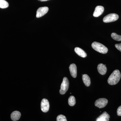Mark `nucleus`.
<instances>
[{"label": "nucleus", "mask_w": 121, "mask_h": 121, "mask_svg": "<svg viewBox=\"0 0 121 121\" xmlns=\"http://www.w3.org/2000/svg\"><path fill=\"white\" fill-rule=\"evenodd\" d=\"M121 78V73L120 72L119 70H115L110 76L107 82L108 84L110 85H115L119 82Z\"/></svg>", "instance_id": "obj_1"}, {"label": "nucleus", "mask_w": 121, "mask_h": 121, "mask_svg": "<svg viewBox=\"0 0 121 121\" xmlns=\"http://www.w3.org/2000/svg\"><path fill=\"white\" fill-rule=\"evenodd\" d=\"M91 47L94 50L102 54H105L108 51V48L106 47L98 42H93L91 44Z\"/></svg>", "instance_id": "obj_2"}, {"label": "nucleus", "mask_w": 121, "mask_h": 121, "mask_svg": "<svg viewBox=\"0 0 121 121\" xmlns=\"http://www.w3.org/2000/svg\"><path fill=\"white\" fill-rule=\"evenodd\" d=\"M69 80L66 77H64L60 86V94H65L69 88Z\"/></svg>", "instance_id": "obj_3"}, {"label": "nucleus", "mask_w": 121, "mask_h": 121, "mask_svg": "<svg viewBox=\"0 0 121 121\" xmlns=\"http://www.w3.org/2000/svg\"><path fill=\"white\" fill-rule=\"evenodd\" d=\"M119 18V16L115 13H110L104 17L103 21L105 23H110L117 21Z\"/></svg>", "instance_id": "obj_4"}, {"label": "nucleus", "mask_w": 121, "mask_h": 121, "mask_svg": "<svg viewBox=\"0 0 121 121\" xmlns=\"http://www.w3.org/2000/svg\"><path fill=\"white\" fill-rule=\"evenodd\" d=\"M108 101L105 98H99L97 99L95 102V106L99 108H102L105 107L108 104Z\"/></svg>", "instance_id": "obj_5"}, {"label": "nucleus", "mask_w": 121, "mask_h": 121, "mask_svg": "<svg viewBox=\"0 0 121 121\" xmlns=\"http://www.w3.org/2000/svg\"><path fill=\"white\" fill-rule=\"evenodd\" d=\"M50 104L47 99H42L41 103V110L43 112H47L49 110Z\"/></svg>", "instance_id": "obj_6"}, {"label": "nucleus", "mask_w": 121, "mask_h": 121, "mask_svg": "<svg viewBox=\"0 0 121 121\" xmlns=\"http://www.w3.org/2000/svg\"><path fill=\"white\" fill-rule=\"evenodd\" d=\"M48 7H40L37 9L36 12V17L39 18L45 15L48 11Z\"/></svg>", "instance_id": "obj_7"}, {"label": "nucleus", "mask_w": 121, "mask_h": 121, "mask_svg": "<svg viewBox=\"0 0 121 121\" xmlns=\"http://www.w3.org/2000/svg\"><path fill=\"white\" fill-rule=\"evenodd\" d=\"M104 9V7L102 6H97L95 8V10L93 13V16L94 17H97L103 13Z\"/></svg>", "instance_id": "obj_8"}, {"label": "nucleus", "mask_w": 121, "mask_h": 121, "mask_svg": "<svg viewBox=\"0 0 121 121\" xmlns=\"http://www.w3.org/2000/svg\"><path fill=\"white\" fill-rule=\"evenodd\" d=\"M70 73L72 77L76 78L77 76V67L74 64H72L70 65L69 67Z\"/></svg>", "instance_id": "obj_9"}, {"label": "nucleus", "mask_w": 121, "mask_h": 121, "mask_svg": "<svg viewBox=\"0 0 121 121\" xmlns=\"http://www.w3.org/2000/svg\"><path fill=\"white\" fill-rule=\"evenodd\" d=\"M110 116L106 112H104L99 116L96 121H109Z\"/></svg>", "instance_id": "obj_10"}, {"label": "nucleus", "mask_w": 121, "mask_h": 121, "mask_svg": "<svg viewBox=\"0 0 121 121\" xmlns=\"http://www.w3.org/2000/svg\"><path fill=\"white\" fill-rule=\"evenodd\" d=\"M97 68L99 74L102 75L105 74L107 70L106 65L102 64H99L98 65Z\"/></svg>", "instance_id": "obj_11"}, {"label": "nucleus", "mask_w": 121, "mask_h": 121, "mask_svg": "<svg viewBox=\"0 0 121 121\" xmlns=\"http://www.w3.org/2000/svg\"><path fill=\"white\" fill-rule=\"evenodd\" d=\"M21 117V114L19 111H13L11 114V118L12 121H16L19 119Z\"/></svg>", "instance_id": "obj_12"}, {"label": "nucleus", "mask_w": 121, "mask_h": 121, "mask_svg": "<svg viewBox=\"0 0 121 121\" xmlns=\"http://www.w3.org/2000/svg\"><path fill=\"white\" fill-rule=\"evenodd\" d=\"M74 51L78 55L82 58L86 57L87 55L86 52L80 48L76 47L75 48Z\"/></svg>", "instance_id": "obj_13"}, {"label": "nucleus", "mask_w": 121, "mask_h": 121, "mask_svg": "<svg viewBox=\"0 0 121 121\" xmlns=\"http://www.w3.org/2000/svg\"><path fill=\"white\" fill-rule=\"evenodd\" d=\"M82 80L83 83L86 86H90L91 84L90 78L87 75L85 74L82 75Z\"/></svg>", "instance_id": "obj_14"}, {"label": "nucleus", "mask_w": 121, "mask_h": 121, "mask_svg": "<svg viewBox=\"0 0 121 121\" xmlns=\"http://www.w3.org/2000/svg\"><path fill=\"white\" fill-rule=\"evenodd\" d=\"M76 99L73 96H70L68 99V104L71 106H73L75 105Z\"/></svg>", "instance_id": "obj_15"}, {"label": "nucleus", "mask_w": 121, "mask_h": 121, "mask_svg": "<svg viewBox=\"0 0 121 121\" xmlns=\"http://www.w3.org/2000/svg\"><path fill=\"white\" fill-rule=\"evenodd\" d=\"M8 3L5 0H0V8L5 9L9 7Z\"/></svg>", "instance_id": "obj_16"}, {"label": "nucleus", "mask_w": 121, "mask_h": 121, "mask_svg": "<svg viewBox=\"0 0 121 121\" xmlns=\"http://www.w3.org/2000/svg\"><path fill=\"white\" fill-rule=\"evenodd\" d=\"M111 36L112 38L115 40L117 41H121V36L117 35L115 33H113L111 34Z\"/></svg>", "instance_id": "obj_17"}, {"label": "nucleus", "mask_w": 121, "mask_h": 121, "mask_svg": "<svg viewBox=\"0 0 121 121\" xmlns=\"http://www.w3.org/2000/svg\"><path fill=\"white\" fill-rule=\"evenodd\" d=\"M57 121H67L66 118V117L63 115H60L57 117L56 118Z\"/></svg>", "instance_id": "obj_18"}, {"label": "nucleus", "mask_w": 121, "mask_h": 121, "mask_svg": "<svg viewBox=\"0 0 121 121\" xmlns=\"http://www.w3.org/2000/svg\"><path fill=\"white\" fill-rule=\"evenodd\" d=\"M117 112V114L118 116H121V106L118 108Z\"/></svg>", "instance_id": "obj_19"}, {"label": "nucleus", "mask_w": 121, "mask_h": 121, "mask_svg": "<svg viewBox=\"0 0 121 121\" xmlns=\"http://www.w3.org/2000/svg\"><path fill=\"white\" fill-rule=\"evenodd\" d=\"M115 47L117 50L121 52V43L115 44Z\"/></svg>", "instance_id": "obj_20"}, {"label": "nucleus", "mask_w": 121, "mask_h": 121, "mask_svg": "<svg viewBox=\"0 0 121 121\" xmlns=\"http://www.w3.org/2000/svg\"><path fill=\"white\" fill-rule=\"evenodd\" d=\"M39 1H47L49 0H39Z\"/></svg>", "instance_id": "obj_21"}]
</instances>
